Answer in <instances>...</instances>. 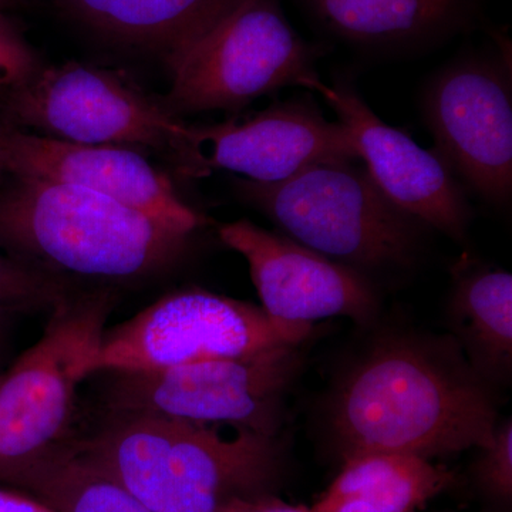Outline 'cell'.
Instances as JSON below:
<instances>
[{
    "label": "cell",
    "mask_w": 512,
    "mask_h": 512,
    "mask_svg": "<svg viewBox=\"0 0 512 512\" xmlns=\"http://www.w3.org/2000/svg\"><path fill=\"white\" fill-rule=\"evenodd\" d=\"M328 433L343 461L367 453L423 458L487 446L494 387L451 336L390 332L367 346L329 397Z\"/></svg>",
    "instance_id": "1"
},
{
    "label": "cell",
    "mask_w": 512,
    "mask_h": 512,
    "mask_svg": "<svg viewBox=\"0 0 512 512\" xmlns=\"http://www.w3.org/2000/svg\"><path fill=\"white\" fill-rule=\"evenodd\" d=\"M84 454L151 512H221L237 498L268 494L282 470L275 436L164 417L114 414Z\"/></svg>",
    "instance_id": "2"
},
{
    "label": "cell",
    "mask_w": 512,
    "mask_h": 512,
    "mask_svg": "<svg viewBox=\"0 0 512 512\" xmlns=\"http://www.w3.org/2000/svg\"><path fill=\"white\" fill-rule=\"evenodd\" d=\"M190 235L76 185L13 175L0 195V239L47 264L94 278L150 274Z\"/></svg>",
    "instance_id": "3"
},
{
    "label": "cell",
    "mask_w": 512,
    "mask_h": 512,
    "mask_svg": "<svg viewBox=\"0 0 512 512\" xmlns=\"http://www.w3.org/2000/svg\"><path fill=\"white\" fill-rule=\"evenodd\" d=\"M315 49L276 0H227L204 25L165 52L171 113L237 111L288 86L316 92Z\"/></svg>",
    "instance_id": "4"
},
{
    "label": "cell",
    "mask_w": 512,
    "mask_h": 512,
    "mask_svg": "<svg viewBox=\"0 0 512 512\" xmlns=\"http://www.w3.org/2000/svg\"><path fill=\"white\" fill-rule=\"evenodd\" d=\"M237 187L281 234L363 275L412 265L426 227L355 161H323L281 183L239 180Z\"/></svg>",
    "instance_id": "5"
},
{
    "label": "cell",
    "mask_w": 512,
    "mask_h": 512,
    "mask_svg": "<svg viewBox=\"0 0 512 512\" xmlns=\"http://www.w3.org/2000/svg\"><path fill=\"white\" fill-rule=\"evenodd\" d=\"M109 311L104 296L57 302L40 339L0 375V484L13 487L69 443L77 389Z\"/></svg>",
    "instance_id": "6"
},
{
    "label": "cell",
    "mask_w": 512,
    "mask_h": 512,
    "mask_svg": "<svg viewBox=\"0 0 512 512\" xmlns=\"http://www.w3.org/2000/svg\"><path fill=\"white\" fill-rule=\"evenodd\" d=\"M312 328L272 319L252 303L187 289L165 295L119 326L104 329L89 373L156 372L301 346Z\"/></svg>",
    "instance_id": "7"
},
{
    "label": "cell",
    "mask_w": 512,
    "mask_h": 512,
    "mask_svg": "<svg viewBox=\"0 0 512 512\" xmlns=\"http://www.w3.org/2000/svg\"><path fill=\"white\" fill-rule=\"evenodd\" d=\"M299 346L205 360L156 372L114 373L107 393L114 414L231 426L276 436L282 400L301 369Z\"/></svg>",
    "instance_id": "8"
},
{
    "label": "cell",
    "mask_w": 512,
    "mask_h": 512,
    "mask_svg": "<svg viewBox=\"0 0 512 512\" xmlns=\"http://www.w3.org/2000/svg\"><path fill=\"white\" fill-rule=\"evenodd\" d=\"M10 90L13 119L70 143L144 146L173 156L185 127L127 77L83 64L36 70Z\"/></svg>",
    "instance_id": "9"
},
{
    "label": "cell",
    "mask_w": 512,
    "mask_h": 512,
    "mask_svg": "<svg viewBox=\"0 0 512 512\" xmlns=\"http://www.w3.org/2000/svg\"><path fill=\"white\" fill-rule=\"evenodd\" d=\"M173 157L188 177L227 170L259 184L281 183L323 161L360 160L349 128L326 119L308 97L276 103L254 116L185 124Z\"/></svg>",
    "instance_id": "10"
},
{
    "label": "cell",
    "mask_w": 512,
    "mask_h": 512,
    "mask_svg": "<svg viewBox=\"0 0 512 512\" xmlns=\"http://www.w3.org/2000/svg\"><path fill=\"white\" fill-rule=\"evenodd\" d=\"M423 113L433 150L461 184L494 205L512 191L510 72L490 60L451 64L427 84Z\"/></svg>",
    "instance_id": "11"
},
{
    "label": "cell",
    "mask_w": 512,
    "mask_h": 512,
    "mask_svg": "<svg viewBox=\"0 0 512 512\" xmlns=\"http://www.w3.org/2000/svg\"><path fill=\"white\" fill-rule=\"evenodd\" d=\"M220 238L248 261L266 315L311 325L345 316L369 326L379 298L366 275L247 220L222 225Z\"/></svg>",
    "instance_id": "12"
},
{
    "label": "cell",
    "mask_w": 512,
    "mask_h": 512,
    "mask_svg": "<svg viewBox=\"0 0 512 512\" xmlns=\"http://www.w3.org/2000/svg\"><path fill=\"white\" fill-rule=\"evenodd\" d=\"M349 128L360 160L383 194L421 224L463 242L471 220L466 187L434 150L387 126L348 84L316 90Z\"/></svg>",
    "instance_id": "13"
},
{
    "label": "cell",
    "mask_w": 512,
    "mask_h": 512,
    "mask_svg": "<svg viewBox=\"0 0 512 512\" xmlns=\"http://www.w3.org/2000/svg\"><path fill=\"white\" fill-rule=\"evenodd\" d=\"M9 174L76 185L106 195L164 222L181 234L201 227L202 217L175 192L167 175L136 151L106 144H77L23 133L13 127Z\"/></svg>",
    "instance_id": "14"
},
{
    "label": "cell",
    "mask_w": 512,
    "mask_h": 512,
    "mask_svg": "<svg viewBox=\"0 0 512 512\" xmlns=\"http://www.w3.org/2000/svg\"><path fill=\"white\" fill-rule=\"evenodd\" d=\"M448 326L478 376L491 387L507 384L512 370V276L461 259L453 268Z\"/></svg>",
    "instance_id": "15"
},
{
    "label": "cell",
    "mask_w": 512,
    "mask_h": 512,
    "mask_svg": "<svg viewBox=\"0 0 512 512\" xmlns=\"http://www.w3.org/2000/svg\"><path fill=\"white\" fill-rule=\"evenodd\" d=\"M456 478L429 458L367 453L343 461L342 470L312 512H419Z\"/></svg>",
    "instance_id": "16"
},
{
    "label": "cell",
    "mask_w": 512,
    "mask_h": 512,
    "mask_svg": "<svg viewBox=\"0 0 512 512\" xmlns=\"http://www.w3.org/2000/svg\"><path fill=\"white\" fill-rule=\"evenodd\" d=\"M56 512H151L97 466L79 444L67 443L13 485Z\"/></svg>",
    "instance_id": "17"
},
{
    "label": "cell",
    "mask_w": 512,
    "mask_h": 512,
    "mask_svg": "<svg viewBox=\"0 0 512 512\" xmlns=\"http://www.w3.org/2000/svg\"><path fill=\"white\" fill-rule=\"evenodd\" d=\"M339 35L362 43L413 42L450 26L464 0H309Z\"/></svg>",
    "instance_id": "18"
},
{
    "label": "cell",
    "mask_w": 512,
    "mask_h": 512,
    "mask_svg": "<svg viewBox=\"0 0 512 512\" xmlns=\"http://www.w3.org/2000/svg\"><path fill=\"white\" fill-rule=\"evenodd\" d=\"M74 12L113 35L165 47L190 36L227 0H66Z\"/></svg>",
    "instance_id": "19"
},
{
    "label": "cell",
    "mask_w": 512,
    "mask_h": 512,
    "mask_svg": "<svg viewBox=\"0 0 512 512\" xmlns=\"http://www.w3.org/2000/svg\"><path fill=\"white\" fill-rule=\"evenodd\" d=\"M474 463V480L488 498L497 503L510 504L512 500V423L501 421L495 427L493 439Z\"/></svg>",
    "instance_id": "20"
},
{
    "label": "cell",
    "mask_w": 512,
    "mask_h": 512,
    "mask_svg": "<svg viewBox=\"0 0 512 512\" xmlns=\"http://www.w3.org/2000/svg\"><path fill=\"white\" fill-rule=\"evenodd\" d=\"M57 288L45 276L0 255V305L50 301Z\"/></svg>",
    "instance_id": "21"
},
{
    "label": "cell",
    "mask_w": 512,
    "mask_h": 512,
    "mask_svg": "<svg viewBox=\"0 0 512 512\" xmlns=\"http://www.w3.org/2000/svg\"><path fill=\"white\" fill-rule=\"evenodd\" d=\"M36 72L26 46L0 25V89H13Z\"/></svg>",
    "instance_id": "22"
},
{
    "label": "cell",
    "mask_w": 512,
    "mask_h": 512,
    "mask_svg": "<svg viewBox=\"0 0 512 512\" xmlns=\"http://www.w3.org/2000/svg\"><path fill=\"white\" fill-rule=\"evenodd\" d=\"M221 512H312L306 505H292L269 494L237 498Z\"/></svg>",
    "instance_id": "23"
},
{
    "label": "cell",
    "mask_w": 512,
    "mask_h": 512,
    "mask_svg": "<svg viewBox=\"0 0 512 512\" xmlns=\"http://www.w3.org/2000/svg\"><path fill=\"white\" fill-rule=\"evenodd\" d=\"M0 512H56L35 495L0 487Z\"/></svg>",
    "instance_id": "24"
},
{
    "label": "cell",
    "mask_w": 512,
    "mask_h": 512,
    "mask_svg": "<svg viewBox=\"0 0 512 512\" xmlns=\"http://www.w3.org/2000/svg\"><path fill=\"white\" fill-rule=\"evenodd\" d=\"M12 128L10 124H6L5 121L0 120V180H2L3 175L9 174L8 146Z\"/></svg>",
    "instance_id": "25"
},
{
    "label": "cell",
    "mask_w": 512,
    "mask_h": 512,
    "mask_svg": "<svg viewBox=\"0 0 512 512\" xmlns=\"http://www.w3.org/2000/svg\"><path fill=\"white\" fill-rule=\"evenodd\" d=\"M3 308H5V306L0 305V318H2Z\"/></svg>",
    "instance_id": "26"
},
{
    "label": "cell",
    "mask_w": 512,
    "mask_h": 512,
    "mask_svg": "<svg viewBox=\"0 0 512 512\" xmlns=\"http://www.w3.org/2000/svg\"><path fill=\"white\" fill-rule=\"evenodd\" d=\"M5 2H6V0H0V6H2L3 3H5Z\"/></svg>",
    "instance_id": "27"
}]
</instances>
